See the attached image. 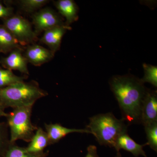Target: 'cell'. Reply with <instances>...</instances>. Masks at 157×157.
I'll return each mask as SVG.
<instances>
[{"label":"cell","instance_id":"cell-1","mask_svg":"<svg viewBox=\"0 0 157 157\" xmlns=\"http://www.w3.org/2000/svg\"><path fill=\"white\" fill-rule=\"evenodd\" d=\"M109 84L119 105L122 120L129 124L140 123L142 103L147 90L141 80L128 75L116 76Z\"/></svg>","mask_w":157,"mask_h":157},{"label":"cell","instance_id":"cell-2","mask_svg":"<svg viewBox=\"0 0 157 157\" xmlns=\"http://www.w3.org/2000/svg\"><path fill=\"white\" fill-rule=\"evenodd\" d=\"M48 94L36 81L21 82L0 89V103L6 108L33 106L37 100Z\"/></svg>","mask_w":157,"mask_h":157},{"label":"cell","instance_id":"cell-3","mask_svg":"<svg viewBox=\"0 0 157 157\" xmlns=\"http://www.w3.org/2000/svg\"><path fill=\"white\" fill-rule=\"evenodd\" d=\"M101 145L114 147L118 137L127 133V126L111 113L98 114L90 118L86 126Z\"/></svg>","mask_w":157,"mask_h":157},{"label":"cell","instance_id":"cell-4","mask_svg":"<svg viewBox=\"0 0 157 157\" xmlns=\"http://www.w3.org/2000/svg\"><path fill=\"white\" fill-rule=\"evenodd\" d=\"M33 106L17 107L8 113L7 123L10 130V142L15 143L21 140L30 142L38 127L31 121Z\"/></svg>","mask_w":157,"mask_h":157},{"label":"cell","instance_id":"cell-5","mask_svg":"<svg viewBox=\"0 0 157 157\" xmlns=\"http://www.w3.org/2000/svg\"><path fill=\"white\" fill-rule=\"evenodd\" d=\"M3 25L13 35L21 46L25 47L36 43L38 36L32 28L31 23L19 14L3 19Z\"/></svg>","mask_w":157,"mask_h":157},{"label":"cell","instance_id":"cell-6","mask_svg":"<svg viewBox=\"0 0 157 157\" xmlns=\"http://www.w3.org/2000/svg\"><path fill=\"white\" fill-rule=\"evenodd\" d=\"M34 32L39 36L43 32L57 26L64 25L63 18L51 8H45L35 12L32 16Z\"/></svg>","mask_w":157,"mask_h":157},{"label":"cell","instance_id":"cell-7","mask_svg":"<svg viewBox=\"0 0 157 157\" xmlns=\"http://www.w3.org/2000/svg\"><path fill=\"white\" fill-rule=\"evenodd\" d=\"M155 122H157V91L147 90L142 103L140 123L145 126Z\"/></svg>","mask_w":157,"mask_h":157},{"label":"cell","instance_id":"cell-8","mask_svg":"<svg viewBox=\"0 0 157 157\" xmlns=\"http://www.w3.org/2000/svg\"><path fill=\"white\" fill-rule=\"evenodd\" d=\"M25 47L16 48L10 52L8 56L0 59V65L3 68L10 70H17L28 76L29 71L28 62L23 52Z\"/></svg>","mask_w":157,"mask_h":157},{"label":"cell","instance_id":"cell-9","mask_svg":"<svg viewBox=\"0 0 157 157\" xmlns=\"http://www.w3.org/2000/svg\"><path fill=\"white\" fill-rule=\"evenodd\" d=\"M24 56L28 63L36 67H39L50 61L55 53L36 43L28 45L24 48Z\"/></svg>","mask_w":157,"mask_h":157},{"label":"cell","instance_id":"cell-10","mask_svg":"<svg viewBox=\"0 0 157 157\" xmlns=\"http://www.w3.org/2000/svg\"><path fill=\"white\" fill-rule=\"evenodd\" d=\"M71 29L70 26L66 25L57 26L44 32L40 41L47 45L54 53L59 50L62 38L67 30Z\"/></svg>","mask_w":157,"mask_h":157},{"label":"cell","instance_id":"cell-11","mask_svg":"<svg viewBox=\"0 0 157 157\" xmlns=\"http://www.w3.org/2000/svg\"><path fill=\"white\" fill-rule=\"evenodd\" d=\"M46 133L48 135L49 144H54L58 142L62 138L70 133H88L91 132L87 129L69 128L63 126L59 124H45Z\"/></svg>","mask_w":157,"mask_h":157},{"label":"cell","instance_id":"cell-12","mask_svg":"<svg viewBox=\"0 0 157 157\" xmlns=\"http://www.w3.org/2000/svg\"><path fill=\"white\" fill-rule=\"evenodd\" d=\"M59 13L66 19V25H70L78 19V7L73 0H59L54 2Z\"/></svg>","mask_w":157,"mask_h":157},{"label":"cell","instance_id":"cell-13","mask_svg":"<svg viewBox=\"0 0 157 157\" xmlns=\"http://www.w3.org/2000/svg\"><path fill=\"white\" fill-rule=\"evenodd\" d=\"M146 145H147V144L141 145L136 143L130 137L127 132L124 133L118 137L114 148L117 152L120 151L121 149L124 150L132 153L135 157L142 155L147 157L145 151L143 150L144 147Z\"/></svg>","mask_w":157,"mask_h":157},{"label":"cell","instance_id":"cell-14","mask_svg":"<svg viewBox=\"0 0 157 157\" xmlns=\"http://www.w3.org/2000/svg\"><path fill=\"white\" fill-rule=\"evenodd\" d=\"M29 143L25 147L26 150L29 152L35 154L43 153L45 149L50 145L47 133L41 128H38Z\"/></svg>","mask_w":157,"mask_h":157},{"label":"cell","instance_id":"cell-15","mask_svg":"<svg viewBox=\"0 0 157 157\" xmlns=\"http://www.w3.org/2000/svg\"><path fill=\"white\" fill-rule=\"evenodd\" d=\"M22 47L10 31L0 24V53H10L16 48Z\"/></svg>","mask_w":157,"mask_h":157},{"label":"cell","instance_id":"cell-16","mask_svg":"<svg viewBox=\"0 0 157 157\" xmlns=\"http://www.w3.org/2000/svg\"><path fill=\"white\" fill-rule=\"evenodd\" d=\"M28 76H17L11 70L0 67V89L11 85L21 82L24 81Z\"/></svg>","mask_w":157,"mask_h":157},{"label":"cell","instance_id":"cell-17","mask_svg":"<svg viewBox=\"0 0 157 157\" xmlns=\"http://www.w3.org/2000/svg\"><path fill=\"white\" fill-rule=\"evenodd\" d=\"M48 151L40 154L31 153L27 151L25 147L17 146L16 143L11 144L4 157H47Z\"/></svg>","mask_w":157,"mask_h":157},{"label":"cell","instance_id":"cell-18","mask_svg":"<svg viewBox=\"0 0 157 157\" xmlns=\"http://www.w3.org/2000/svg\"><path fill=\"white\" fill-rule=\"evenodd\" d=\"M9 128L7 122H0V157H4L11 145Z\"/></svg>","mask_w":157,"mask_h":157},{"label":"cell","instance_id":"cell-19","mask_svg":"<svg viewBox=\"0 0 157 157\" xmlns=\"http://www.w3.org/2000/svg\"><path fill=\"white\" fill-rule=\"evenodd\" d=\"M49 2L47 0H21L18 2L23 11L27 13H33Z\"/></svg>","mask_w":157,"mask_h":157},{"label":"cell","instance_id":"cell-20","mask_svg":"<svg viewBox=\"0 0 157 157\" xmlns=\"http://www.w3.org/2000/svg\"><path fill=\"white\" fill-rule=\"evenodd\" d=\"M143 68L144 75L143 78L140 79L143 83L148 82L153 86H157V67L156 66L144 64Z\"/></svg>","mask_w":157,"mask_h":157},{"label":"cell","instance_id":"cell-21","mask_svg":"<svg viewBox=\"0 0 157 157\" xmlns=\"http://www.w3.org/2000/svg\"><path fill=\"white\" fill-rule=\"evenodd\" d=\"M147 137V145L155 151H157V122L144 126Z\"/></svg>","mask_w":157,"mask_h":157},{"label":"cell","instance_id":"cell-22","mask_svg":"<svg viewBox=\"0 0 157 157\" xmlns=\"http://www.w3.org/2000/svg\"><path fill=\"white\" fill-rule=\"evenodd\" d=\"M14 8L9 4L6 6L0 1V18L2 19H6L14 15Z\"/></svg>","mask_w":157,"mask_h":157},{"label":"cell","instance_id":"cell-23","mask_svg":"<svg viewBox=\"0 0 157 157\" xmlns=\"http://www.w3.org/2000/svg\"><path fill=\"white\" fill-rule=\"evenodd\" d=\"M87 152L85 157H99L97 151V147L90 145L87 147Z\"/></svg>","mask_w":157,"mask_h":157},{"label":"cell","instance_id":"cell-24","mask_svg":"<svg viewBox=\"0 0 157 157\" xmlns=\"http://www.w3.org/2000/svg\"><path fill=\"white\" fill-rule=\"evenodd\" d=\"M6 109V107L0 103V118L2 117H7L8 113L5 112Z\"/></svg>","mask_w":157,"mask_h":157},{"label":"cell","instance_id":"cell-25","mask_svg":"<svg viewBox=\"0 0 157 157\" xmlns=\"http://www.w3.org/2000/svg\"><path fill=\"white\" fill-rule=\"evenodd\" d=\"M115 157H122L121 155L120 151L117 152V154L116 156Z\"/></svg>","mask_w":157,"mask_h":157}]
</instances>
